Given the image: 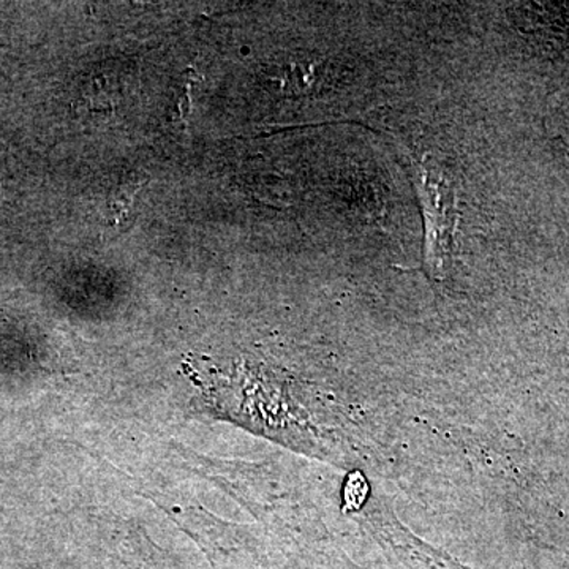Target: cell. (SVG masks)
Returning <instances> with one entry per match:
<instances>
[{
  "mask_svg": "<svg viewBox=\"0 0 569 569\" xmlns=\"http://www.w3.org/2000/svg\"><path fill=\"white\" fill-rule=\"evenodd\" d=\"M129 190V187H126L121 193L114 194V198L111 200L110 211L116 222H121L123 217H127V213L130 211V204H132L133 194L138 192V189H133L130 193Z\"/></svg>",
  "mask_w": 569,
  "mask_h": 569,
  "instance_id": "cell-2",
  "label": "cell"
},
{
  "mask_svg": "<svg viewBox=\"0 0 569 569\" xmlns=\"http://www.w3.org/2000/svg\"><path fill=\"white\" fill-rule=\"evenodd\" d=\"M419 183L417 189L421 198L425 213L426 242L425 261L433 276H441L451 258L452 241H455L458 211H456V194L445 179L438 173L429 157L419 164Z\"/></svg>",
  "mask_w": 569,
  "mask_h": 569,
  "instance_id": "cell-1",
  "label": "cell"
},
{
  "mask_svg": "<svg viewBox=\"0 0 569 569\" xmlns=\"http://www.w3.org/2000/svg\"><path fill=\"white\" fill-rule=\"evenodd\" d=\"M553 122H556V132L559 134L561 142H563L569 153V103L563 111L556 114V121Z\"/></svg>",
  "mask_w": 569,
  "mask_h": 569,
  "instance_id": "cell-3",
  "label": "cell"
}]
</instances>
